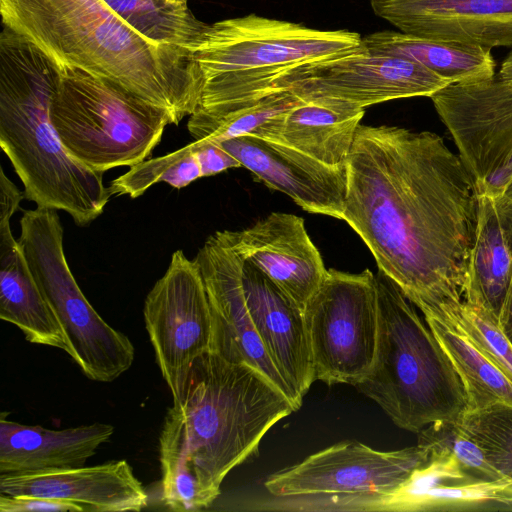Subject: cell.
<instances>
[{
	"label": "cell",
	"mask_w": 512,
	"mask_h": 512,
	"mask_svg": "<svg viewBox=\"0 0 512 512\" xmlns=\"http://www.w3.org/2000/svg\"><path fill=\"white\" fill-rule=\"evenodd\" d=\"M344 220L379 270L420 309L464 297L478 219V190L437 134L360 124L346 163Z\"/></svg>",
	"instance_id": "6da1fadb"
},
{
	"label": "cell",
	"mask_w": 512,
	"mask_h": 512,
	"mask_svg": "<svg viewBox=\"0 0 512 512\" xmlns=\"http://www.w3.org/2000/svg\"><path fill=\"white\" fill-rule=\"evenodd\" d=\"M295 407L261 372L210 350L198 357L159 437L162 500L200 511L226 475L258 453L263 436Z\"/></svg>",
	"instance_id": "7a4b0ae2"
},
{
	"label": "cell",
	"mask_w": 512,
	"mask_h": 512,
	"mask_svg": "<svg viewBox=\"0 0 512 512\" xmlns=\"http://www.w3.org/2000/svg\"><path fill=\"white\" fill-rule=\"evenodd\" d=\"M2 25L60 68L110 80L167 109L175 125L198 107L201 77L190 51L140 35L103 0H0Z\"/></svg>",
	"instance_id": "3957f363"
},
{
	"label": "cell",
	"mask_w": 512,
	"mask_h": 512,
	"mask_svg": "<svg viewBox=\"0 0 512 512\" xmlns=\"http://www.w3.org/2000/svg\"><path fill=\"white\" fill-rule=\"evenodd\" d=\"M59 66L24 36L0 34V146L26 199L66 212L78 226L96 220L112 196L95 172L72 158L51 121Z\"/></svg>",
	"instance_id": "277c9868"
},
{
	"label": "cell",
	"mask_w": 512,
	"mask_h": 512,
	"mask_svg": "<svg viewBox=\"0 0 512 512\" xmlns=\"http://www.w3.org/2000/svg\"><path fill=\"white\" fill-rule=\"evenodd\" d=\"M347 30H318L256 14L209 25L190 49L202 82L195 112L224 115L272 94L279 79L302 66L365 51Z\"/></svg>",
	"instance_id": "5b68a950"
},
{
	"label": "cell",
	"mask_w": 512,
	"mask_h": 512,
	"mask_svg": "<svg viewBox=\"0 0 512 512\" xmlns=\"http://www.w3.org/2000/svg\"><path fill=\"white\" fill-rule=\"evenodd\" d=\"M374 364L355 387L401 429L418 433L468 411L464 383L430 327L400 287L378 270Z\"/></svg>",
	"instance_id": "8992f818"
},
{
	"label": "cell",
	"mask_w": 512,
	"mask_h": 512,
	"mask_svg": "<svg viewBox=\"0 0 512 512\" xmlns=\"http://www.w3.org/2000/svg\"><path fill=\"white\" fill-rule=\"evenodd\" d=\"M50 117L67 153L100 173L147 160L175 124L167 109L73 68H60Z\"/></svg>",
	"instance_id": "52a82bcc"
},
{
	"label": "cell",
	"mask_w": 512,
	"mask_h": 512,
	"mask_svg": "<svg viewBox=\"0 0 512 512\" xmlns=\"http://www.w3.org/2000/svg\"><path fill=\"white\" fill-rule=\"evenodd\" d=\"M64 229L57 210H25L18 239L31 273L68 340L69 356L86 377L112 382L135 357L129 338L97 313L76 282L63 247Z\"/></svg>",
	"instance_id": "ba28073f"
},
{
	"label": "cell",
	"mask_w": 512,
	"mask_h": 512,
	"mask_svg": "<svg viewBox=\"0 0 512 512\" xmlns=\"http://www.w3.org/2000/svg\"><path fill=\"white\" fill-rule=\"evenodd\" d=\"M314 379L355 386L371 370L378 339L374 274L327 269L304 307Z\"/></svg>",
	"instance_id": "9c48e42d"
},
{
	"label": "cell",
	"mask_w": 512,
	"mask_h": 512,
	"mask_svg": "<svg viewBox=\"0 0 512 512\" xmlns=\"http://www.w3.org/2000/svg\"><path fill=\"white\" fill-rule=\"evenodd\" d=\"M430 99L478 193L502 194L512 178V80L451 83Z\"/></svg>",
	"instance_id": "30bf717a"
},
{
	"label": "cell",
	"mask_w": 512,
	"mask_h": 512,
	"mask_svg": "<svg viewBox=\"0 0 512 512\" xmlns=\"http://www.w3.org/2000/svg\"><path fill=\"white\" fill-rule=\"evenodd\" d=\"M143 315L156 362L176 400L194 361L212 350L211 308L195 259L173 252L145 299Z\"/></svg>",
	"instance_id": "8fae6325"
},
{
	"label": "cell",
	"mask_w": 512,
	"mask_h": 512,
	"mask_svg": "<svg viewBox=\"0 0 512 512\" xmlns=\"http://www.w3.org/2000/svg\"><path fill=\"white\" fill-rule=\"evenodd\" d=\"M429 459V451L418 444L400 450L378 451L358 441H343L271 474L264 486L277 498L321 494L384 495L387 501L412 472Z\"/></svg>",
	"instance_id": "7c38bea8"
},
{
	"label": "cell",
	"mask_w": 512,
	"mask_h": 512,
	"mask_svg": "<svg viewBox=\"0 0 512 512\" xmlns=\"http://www.w3.org/2000/svg\"><path fill=\"white\" fill-rule=\"evenodd\" d=\"M449 84L418 63L365 50L297 68L279 79L272 93L336 98L366 108L401 98H430Z\"/></svg>",
	"instance_id": "4fadbf2b"
},
{
	"label": "cell",
	"mask_w": 512,
	"mask_h": 512,
	"mask_svg": "<svg viewBox=\"0 0 512 512\" xmlns=\"http://www.w3.org/2000/svg\"><path fill=\"white\" fill-rule=\"evenodd\" d=\"M207 292L213 322L212 350L225 359L261 372L288 397L296 411L302 404L271 361L247 309L241 281L242 259L225 230L210 235L194 258Z\"/></svg>",
	"instance_id": "5bb4252c"
},
{
	"label": "cell",
	"mask_w": 512,
	"mask_h": 512,
	"mask_svg": "<svg viewBox=\"0 0 512 512\" xmlns=\"http://www.w3.org/2000/svg\"><path fill=\"white\" fill-rule=\"evenodd\" d=\"M267 187L309 213L343 218L346 171L329 167L287 145L246 135L218 143Z\"/></svg>",
	"instance_id": "9a60e30c"
},
{
	"label": "cell",
	"mask_w": 512,
	"mask_h": 512,
	"mask_svg": "<svg viewBox=\"0 0 512 512\" xmlns=\"http://www.w3.org/2000/svg\"><path fill=\"white\" fill-rule=\"evenodd\" d=\"M225 234L242 259L303 308L325 278L327 269L301 217L272 212L246 229Z\"/></svg>",
	"instance_id": "2e32d148"
},
{
	"label": "cell",
	"mask_w": 512,
	"mask_h": 512,
	"mask_svg": "<svg viewBox=\"0 0 512 512\" xmlns=\"http://www.w3.org/2000/svg\"><path fill=\"white\" fill-rule=\"evenodd\" d=\"M401 32L485 47H512V0H371Z\"/></svg>",
	"instance_id": "e0dca14e"
},
{
	"label": "cell",
	"mask_w": 512,
	"mask_h": 512,
	"mask_svg": "<svg viewBox=\"0 0 512 512\" xmlns=\"http://www.w3.org/2000/svg\"><path fill=\"white\" fill-rule=\"evenodd\" d=\"M241 281L247 309L267 354L302 404L315 381L304 308L244 259Z\"/></svg>",
	"instance_id": "ac0fdd59"
},
{
	"label": "cell",
	"mask_w": 512,
	"mask_h": 512,
	"mask_svg": "<svg viewBox=\"0 0 512 512\" xmlns=\"http://www.w3.org/2000/svg\"><path fill=\"white\" fill-rule=\"evenodd\" d=\"M0 493L72 501L86 511H140L147 493L125 460L96 466L0 474Z\"/></svg>",
	"instance_id": "d6986e66"
},
{
	"label": "cell",
	"mask_w": 512,
	"mask_h": 512,
	"mask_svg": "<svg viewBox=\"0 0 512 512\" xmlns=\"http://www.w3.org/2000/svg\"><path fill=\"white\" fill-rule=\"evenodd\" d=\"M364 113L365 108L336 98H300L253 136L287 145L329 167L345 170Z\"/></svg>",
	"instance_id": "ffe728a7"
},
{
	"label": "cell",
	"mask_w": 512,
	"mask_h": 512,
	"mask_svg": "<svg viewBox=\"0 0 512 512\" xmlns=\"http://www.w3.org/2000/svg\"><path fill=\"white\" fill-rule=\"evenodd\" d=\"M510 483L476 479L450 454L430 453V459L388 498L384 511H508Z\"/></svg>",
	"instance_id": "44dd1931"
},
{
	"label": "cell",
	"mask_w": 512,
	"mask_h": 512,
	"mask_svg": "<svg viewBox=\"0 0 512 512\" xmlns=\"http://www.w3.org/2000/svg\"><path fill=\"white\" fill-rule=\"evenodd\" d=\"M113 433L114 427L105 423L52 430L10 421L2 413L0 474L85 466Z\"/></svg>",
	"instance_id": "7402d4cb"
},
{
	"label": "cell",
	"mask_w": 512,
	"mask_h": 512,
	"mask_svg": "<svg viewBox=\"0 0 512 512\" xmlns=\"http://www.w3.org/2000/svg\"><path fill=\"white\" fill-rule=\"evenodd\" d=\"M10 220L0 218V319L15 325L27 341L69 354L68 340L13 236Z\"/></svg>",
	"instance_id": "603a6c76"
},
{
	"label": "cell",
	"mask_w": 512,
	"mask_h": 512,
	"mask_svg": "<svg viewBox=\"0 0 512 512\" xmlns=\"http://www.w3.org/2000/svg\"><path fill=\"white\" fill-rule=\"evenodd\" d=\"M512 281V203L478 193V219L463 299L481 302L497 318Z\"/></svg>",
	"instance_id": "cb8c5ba5"
},
{
	"label": "cell",
	"mask_w": 512,
	"mask_h": 512,
	"mask_svg": "<svg viewBox=\"0 0 512 512\" xmlns=\"http://www.w3.org/2000/svg\"><path fill=\"white\" fill-rule=\"evenodd\" d=\"M367 52L407 59L422 65L450 83L492 77L496 63L491 49L421 37L401 31H379L362 37Z\"/></svg>",
	"instance_id": "d4e9b609"
},
{
	"label": "cell",
	"mask_w": 512,
	"mask_h": 512,
	"mask_svg": "<svg viewBox=\"0 0 512 512\" xmlns=\"http://www.w3.org/2000/svg\"><path fill=\"white\" fill-rule=\"evenodd\" d=\"M423 315L464 383L468 411L496 403L512 406V380L474 344L459 325L446 315Z\"/></svg>",
	"instance_id": "484cf974"
},
{
	"label": "cell",
	"mask_w": 512,
	"mask_h": 512,
	"mask_svg": "<svg viewBox=\"0 0 512 512\" xmlns=\"http://www.w3.org/2000/svg\"><path fill=\"white\" fill-rule=\"evenodd\" d=\"M130 27L148 40L190 49L209 28L187 2L174 0H103Z\"/></svg>",
	"instance_id": "4316f807"
},
{
	"label": "cell",
	"mask_w": 512,
	"mask_h": 512,
	"mask_svg": "<svg viewBox=\"0 0 512 512\" xmlns=\"http://www.w3.org/2000/svg\"><path fill=\"white\" fill-rule=\"evenodd\" d=\"M299 97L290 91H277L236 111L210 116L194 112L187 129L194 140L205 139L220 143L233 138L255 135L271 119L286 112Z\"/></svg>",
	"instance_id": "83f0119b"
},
{
	"label": "cell",
	"mask_w": 512,
	"mask_h": 512,
	"mask_svg": "<svg viewBox=\"0 0 512 512\" xmlns=\"http://www.w3.org/2000/svg\"><path fill=\"white\" fill-rule=\"evenodd\" d=\"M458 423L482 448L490 465L511 482L507 488L506 504L512 511V406L496 403L467 411Z\"/></svg>",
	"instance_id": "f1b7e54d"
},
{
	"label": "cell",
	"mask_w": 512,
	"mask_h": 512,
	"mask_svg": "<svg viewBox=\"0 0 512 512\" xmlns=\"http://www.w3.org/2000/svg\"><path fill=\"white\" fill-rule=\"evenodd\" d=\"M423 313L451 317L474 344L512 380V345L500 329L497 316L481 302L463 299L448 309Z\"/></svg>",
	"instance_id": "f546056e"
},
{
	"label": "cell",
	"mask_w": 512,
	"mask_h": 512,
	"mask_svg": "<svg viewBox=\"0 0 512 512\" xmlns=\"http://www.w3.org/2000/svg\"><path fill=\"white\" fill-rule=\"evenodd\" d=\"M418 445L430 453L446 452L462 470L482 481L504 479L487 461L482 448L460 427L458 421H439L418 433Z\"/></svg>",
	"instance_id": "4dcf8cb0"
},
{
	"label": "cell",
	"mask_w": 512,
	"mask_h": 512,
	"mask_svg": "<svg viewBox=\"0 0 512 512\" xmlns=\"http://www.w3.org/2000/svg\"><path fill=\"white\" fill-rule=\"evenodd\" d=\"M1 512H81L85 507L72 501L36 496H10L0 493Z\"/></svg>",
	"instance_id": "1f68e13d"
},
{
	"label": "cell",
	"mask_w": 512,
	"mask_h": 512,
	"mask_svg": "<svg viewBox=\"0 0 512 512\" xmlns=\"http://www.w3.org/2000/svg\"><path fill=\"white\" fill-rule=\"evenodd\" d=\"M191 145L197 153L203 177L241 167L240 162L218 143L200 139L191 142Z\"/></svg>",
	"instance_id": "d6a6232c"
},
{
	"label": "cell",
	"mask_w": 512,
	"mask_h": 512,
	"mask_svg": "<svg viewBox=\"0 0 512 512\" xmlns=\"http://www.w3.org/2000/svg\"><path fill=\"white\" fill-rule=\"evenodd\" d=\"M498 324L512 345V281L498 316Z\"/></svg>",
	"instance_id": "836d02e7"
},
{
	"label": "cell",
	"mask_w": 512,
	"mask_h": 512,
	"mask_svg": "<svg viewBox=\"0 0 512 512\" xmlns=\"http://www.w3.org/2000/svg\"><path fill=\"white\" fill-rule=\"evenodd\" d=\"M498 74L503 78L512 80V50L503 60Z\"/></svg>",
	"instance_id": "e575fe53"
},
{
	"label": "cell",
	"mask_w": 512,
	"mask_h": 512,
	"mask_svg": "<svg viewBox=\"0 0 512 512\" xmlns=\"http://www.w3.org/2000/svg\"><path fill=\"white\" fill-rule=\"evenodd\" d=\"M502 195L512 203V178L502 192Z\"/></svg>",
	"instance_id": "d590c367"
},
{
	"label": "cell",
	"mask_w": 512,
	"mask_h": 512,
	"mask_svg": "<svg viewBox=\"0 0 512 512\" xmlns=\"http://www.w3.org/2000/svg\"><path fill=\"white\" fill-rule=\"evenodd\" d=\"M174 1H182V2H187V0H174Z\"/></svg>",
	"instance_id": "8d00e7d4"
}]
</instances>
